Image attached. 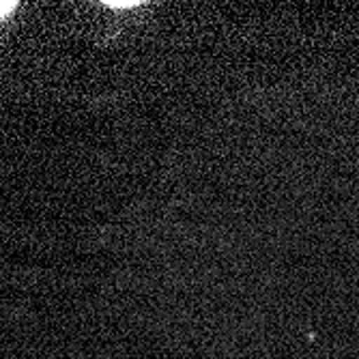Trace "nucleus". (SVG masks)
I'll use <instances>...</instances> for the list:
<instances>
[{"mask_svg": "<svg viewBox=\"0 0 359 359\" xmlns=\"http://www.w3.org/2000/svg\"><path fill=\"white\" fill-rule=\"evenodd\" d=\"M138 5H140L138 0H127V3H118V0L112 3V0H108L106 3V7H112V9H129V7H138Z\"/></svg>", "mask_w": 359, "mask_h": 359, "instance_id": "nucleus-1", "label": "nucleus"}, {"mask_svg": "<svg viewBox=\"0 0 359 359\" xmlns=\"http://www.w3.org/2000/svg\"><path fill=\"white\" fill-rule=\"evenodd\" d=\"M18 5L15 3H0V20H3V18H7L13 9H15Z\"/></svg>", "mask_w": 359, "mask_h": 359, "instance_id": "nucleus-2", "label": "nucleus"}]
</instances>
